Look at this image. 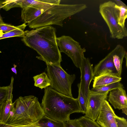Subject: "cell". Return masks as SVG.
Returning <instances> with one entry per match:
<instances>
[{
  "label": "cell",
  "instance_id": "15",
  "mask_svg": "<svg viewBox=\"0 0 127 127\" xmlns=\"http://www.w3.org/2000/svg\"><path fill=\"white\" fill-rule=\"evenodd\" d=\"M93 80V86L94 88L120 82L122 78L116 75L105 74L94 76Z\"/></svg>",
  "mask_w": 127,
  "mask_h": 127
},
{
  "label": "cell",
  "instance_id": "29",
  "mask_svg": "<svg viewBox=\"0 0 127 127\" xmlns=\"http://www.w3.org/2000/svg\"><path fill=\"white\" fill-rule=\"evenodd\" d=\"M14 80V78L12 76L11 77L10 84L8 86L7 99H12L13 95L12 94V91Z\"/></svg>",
  "mask_w": 127,
  "mask_h": 127
},
{
  "label": "cell",
  "instance_id": "36",
  "mask_svg": "<svg viewBox=\"0 0 127 127\" xmlns=\"http://www.w3.org/2000/svg\"><path fill=\"white\" fill-rule=\"evenodd\" d=\"M3 33V32L1 30H0V36L2 35Z\"/></svg>",
  "mask_w": 127,
  "mask_h": 127
},
{
  "label": "cell",
  "instance_id": "6",
  "mask_svg": "<svg viewBox=\"0 0 127 127\" xmlns=\"http://www.w3.org/2000/svg\"><path fill=\"white\" fill-rule=\"evenodd\" d=\"M116 3L109 1L100 4L99 12L107 25L111 38L122 39L127 36V30L125 27L123 28L118 24L119 10L115 8Z\"/></svg>",
  "mask_w": 127,
  "mask_h": 127
},
{
  "label": "cell",
  "instance_id": "12",
  "mask_svg": "<svg viewBox=\"0 0 127 127\" xmlns=\"http://www.w3.org/2000/svg\"><path fill=\"white\" fill-rule=\"evenodd\" d=\"M113 55L112 50L95 66L93 68L94 76L108 74L119 77L113 62Z\"/></svg>",
  "mask_w": 127,
  "mask_h": 127
},
{
  "label": "cell",
  "instance_id": "26",
  "mask_svg": "<svg viewBox=\"0 0 127 127\" xmlns=\"http://www.w3.org/2000/svg\"><path fill=\"white\" fill-rule=\"evenodd\" d=\"M8 86H0V104L4 102L7 99Z\"/></svg>",
  "mask_w": 127,
  "mask_h": 127
},
{
  "label": "cell",
  "instance_id": "14",
  "mask_svg": "<svg viewBox=\"0 0 127 127\" xmlns=\"http://www.w3.org/2000/svg\"><path fill=\"white\" fill-rule=\"evenodd\" d=\"M112 50L114 64L119 76L121 77L123 62L124 58L127 55V52L124 47L120 44L117 45Z\"/></svg>",
  "mask_w": 127,
  "mask_h": 127
},
{
  "label": "cell",
  "instance_id": "30",
  "mask_svg": "<svg viewBox=\"0 0 127 127\" xmlns=\"http://www.w3.org/2000/svg\"><path fill=\"white\" fill-rule=\"evenodd\" d=\"M116 2V4L119 6H126L127 5L122 1L120 0H114Z\"/></svg>",
  "mask_w": 127,
  "mask_h": 127
},
{
  "label": "cell",
  "instance_id": "4",
  "mask_svg": "<svg viewBox=\"0 0 127 127\" xmlns=\"http://www.w3.org/2000/svg\"><path fill=\"white\" fill-rule=\"evenodd\" d=\"M87 7L86 4L83 3L54 5L28 23V25L30 28L34 29L54 25L62 27L65 19Z\"/></svg>",
  "mask_w": 127,
  "mask_h": 127
},
{
  "label": "cell",
  "instance_id": "32",
  "mask_svg": "<svg viewBox=\"0 0 127 127\" xmlns=\"http://www.w3.org/2000/svg\"><path fill=\"white\" fill-rule=\"evenodd\" d=\"M41 127L37 125H35L34 124H31L29 125L20 126L19 127Z\"/></svg>",
  "mask_w": 127,
  "mask_h": 127
},
{
  "label": "cell",
  "instance_id": "17",
  "mask_svg": "<svg viewBox=\"0 0 127 127\" xmlns=\"http://www.w3.org/2000/svg\"><path fill=\"white\" fill-rule=\"evenodd\" d=\"M33 78L34 86L41 89H45L50 85V81L47 73L45 72L34 76Z\"/></svg>",
  "mask_w": 127,
  "mask_h": 127
},
{
  "label": "cell",
  "instance_id": "19",
  "mask_svg": "<svg viewBox=\"0 0 127 127\" xmlns=\"http://www.w3.org/2000/svg\"><path fill=\"white\" fill-rule=\"evenodd\" d=\"M123 87V84L120 82H118L100 87H93L90 90L96 93H104L117 88Z\"/></svg>",
  "mask_w": 127,
  "mask_h": 127
},
{
  "label": "cell",
  "instance_id": "22",
  "mask_svg": "<svg viewBox=\"0 0 127 127\" xmlns=\"http://www.w3.org/2000/svg\"><path fill=\"white\" fill-rule=\"evenodd\" d=\"M76 121L81 127H102L96 122L84 116L76 119Z\"/></svg>",
  "mask_w": 127,
  "mask_h": 127
},
{
  "label": "cell",
  "instance_id": "24",
  "mask_svg": "<svg viewBox=\"0 0 127 127\" xmlns=\"http://www.w3.org/2000/svg\"><path fill=\"white\" fill-rule=\"evenodd\" d=\"M21 0H6L4 1L2 4H5L2 8L6 11L15 7H20Z\"/></svg>",
  "mask_w": 127,
  "mask_h": 127
},
{
  "label": "cell",
  "instance_id": "21",
  "mask_svg": "<svg viewBox=\"0 0 127 127\" xmlns=\"http://www.w3.org/2000/svg\"><path fill=\"white\" fill-rule=\"evenodd\" d=\"M115 7L119 10L118 24L122 27L124 28L125 27V23L127 17V6H119L116 4Z\"/></svg>",
  "mask_w": 127,
  "mask_h": 127
},
{
  "label": "cell",
  "instance_id": "35",
  "mask_svg": "<svg viewBox=\"0 0 127 127\" xmlns=\"http://www.w3.org/2000/svg\"><path fill=\"white\" fill-rule=\"evenodd\" d=\"M4 103L0 104V122H1V111Z\"/></svg>",
  "mask_w": 127,
  "mask_h": 127
},
{
  "label": "cell",
  "instance_id": "16",
  "mask_svg": "<svg viewBox=\"0 0 127 127\" xmlns=\"http://www.w3.org/2000/svg\"><path fill=\"white\" fill-rule=\"evenodd\" d=\"M12 100L7 99L4 103L1 111V123L6 124L13 113L14 107Z\"/></svg>",
  "mask_w": 127,
  "mask_h": 127
},
{
  "label": "cell",
  "instance_id": "13",
  "mask_svg": "<svg viewBox=\"0 0 127 127\" xmlns=\"http://www.w3.org/2000/svg\"><path fill=\"white\" fill-rule=\"evenodd\" d=\"M107 98L115 109H127V95L123 88H118L110 91Z\"/></svg>",
  "mask_w": 127,
  "mask_h": 127
},
{
  "label": "cell",
  "instance_id": "27",
  "mask_svg": "<svg viewBox=\"0 0 127 127\" xmlns=\"http://www.w3.org/2000/svg\"><path fill=\"white\" fill-rule=\"evenodd\" d=\"M115 118L118 127H127L126 119L123 117H119L116 115Z\"/></svg>",
  "mask_w": 127,
  "mask_h": 127
},
{
  "label": "cell",
  "instance_id": "7",
  "mask_svg": "<svg viewBox=\"0 0 127 127\" xmlns=\"http://www.w3.org/2000/svg\"><path fill=\"white\" fill-rule=\"evenodd\" d=\"M57 41L60 52L69 57L75 65L80 69L85 57V48H82L78 42L69 36L64 35L57 37Z\"/></svg>",
  "mask_w": 127,
  "mask_h": 127
},
{
  "label": "cell",
  "instance_id": "34",
  "mask_svg": "<svg viewBox=\"0 0 127 127\" xmlns=\"http://www.w3.org/2000/svg\"><path fill=\"white\" fill-rule=\"evenodd\" d=\"M14 67L12 68H11V70L14 73L16 74H17V71L16 69V65L14 64Z\"/></svg>",
  "mask_w": 127,
  "mask_h": 127
},
{
  "label": "cell",
  "instance_id": "28",
  "mask_svg": "<svg viewBox=\"0 0 127 127\" xmlns=\"http://www.w3.org/2000/svg\"><path fill=\"white\" fill-rule=\"evenodd\" d=\"M64 123V127H81L76 121V119H70Z\"/></svg>",
  "mask_w": 127,
  "mask_h": 127
},
{
  "label": "cell",
  "instance_id": "11",
  "mask_svg": "<svg viewBox=\"0 0 127 127\" xmlns=\"http://www.w3.org/2000/svg\"><path fill=\"white\" fill-rule=\"evenodd\" d=\"M116 115L108 102L106 100L96 122L102 127H118L115 118Z\"/></svg>",
  "mask_w": 127,
  "mask_h": 127
},
{
  "label": "cell",
  "instance_id": "37",
  "mask_svg": "<svg viewBox=\"0 0 127 127\" xmlns=\"http://www.w3.org/2000/svg\"><path fill=\"white\" fill-rule=\"evenodd\" d=\"M4 1L0 0V5L2 4V3Z\"/></svg>",
  "mask_w": 127,
  "mask_h": 127
},
{
  "label": "cell",
  "instance_id": "23",
  "mask_svg": "<svg viewBox=\"0 0 127 127\" xmlns=\"http://www.w3.org/2000/svg\"><path fill=\"white\" fill-rule=\"evenodd\" d=\"M78 88V96L77 98L81 113L85 114L87 107V102L81 89L80 83L77 84Z\"/></svg>",
  "mask_w": 127,
  "mask_h": 127
},
{
  "label": "cell",
  "instance_id": "31",
  "mask_svg": "<svg viewBox=\"0 0 127 127\" xmlns=\"http://www.w3.org/2000/svg\"><path fill=\"white\" fill-rule=\"evenodd\" d=\"M0 127H17L0 122Z\"/></svg>",
  "mask_w": 127,
  "mask_h": 127
},
{
  "label": "cell",
  "instance_id": "2",
  "mask_svg": "<svg viewBox=\"0 0 127 127\" xmlns=\"http://www.w3.org/2000/svg\"><path fill=\"white\" fill-rule=\"evenodd\" d=\"M41 105L46 116L63 123L70 119L71 114L81 113L77 98L60 93L50 87L45 89Z\"/></svg>",
  "mask_w": 127,
  "mask_h": 127
},
{
  "label": "cell",
  "instance_id": "8",
  "mask_svg": "<svg viewBox=\"0 0 127 127\" xmlns=\"http://www.w3.org/2000/svg\"><path fill=\"white\" fill-rule=\"evenodd\" d=\"M53 0H21V17L25 23H28L54 5Z\"/></svg>",
  "mask_w": 127,
  "mask_h": 127
},
{
  "label": "cell",
  "instance_id": "5",
  "mask_svg": "<svg viewBox=\"0 0 127 127\" xmlns=\"http://www.w3.org/2000/svg\"><path fill=\"white\" fill-rule=\"evenodd\" d=\"M46 69L51 82L50 87L60 93L73 97L71 85L75 79V75L68 74L61 64L47 65Z\"/></svg>",
  "mask_w": 127,
  "mask_h": 127
},
{
  "label": "cell",
  "instance_id": "1",
  "mask_svg": "<svg viewBox=\"0 0 127 127\" xmlns=\"http://www.w3.org/2000/svg\"><path fill=\"white\" fill-rule=\"evenodd\" d=\"M57 38L55 28L48 26L25 31L22 40L35 50L39 55L36 57L46 65L61 64L62 56Z\"/></svg>",
  "mask_w": 127,
  "mask_h": 127
},
{
  "label": "cell",
  "instance_id": "3",
  "mask_svg": "<svg viewBox=\"0 0 127 127\" xmlns=\"http://www.w3.org/2000/svg\"><path fill=\"white\" fill-rule=\"evenodd\" d=\"M14 110L6 124L16 127L34 124L45 115L38 98L20 96L13 103Z\"/></svg>",
  "mask_w": 127,
  "mask_h": 127
},
{
  "label": "cell",
  "instance_id": "18",
  "mask_svg": "<svg viewBox=\"0 0 127 127\" xmlns=\"http://www.w3.org/2000/svg\"><path fill=\"white\" fill-rule=\"evenodd\" d=\"M33 124L41 127H64V123L55 121L45 115Z\"/></svg>",
  "mask_w": 127,
  "mask_h": 127
},
{
  "label": "cell",
  "instance_id": "20",
  "mask_svg": "<svg viewBox=\"0 0 127 127\" xmlns=\"http://www.w3.org/2000/svg\"><path fill=\"white\" fill-rule=\"evenodd\" d=\"M24 23L21 28L6 32L3 33L0 36V39L13 37H23L24 36V30L27 26Z\"/></svg>",
  "mask_w": 127,
  "mask_h": 127
},
{
  "label": "cell",
  "instance_id": "33",
  "mask_svg": "<svg viewBox=\"0 0 127 127\" xmlns=\"http://www.w3.org/2000/svg\"><path fill=\"white\" fill-rule=\"evenodd\" d=\"M5 4H1L0 5V11L1 9L5 6ZM2 17H1L0 13V23L3 22Z\"/></svg>",
  "mask_w": 127,
  "mask_h": 127
},
{
  "label": "cell",
  "instance_id": "25",
  "mask_svg": "<svg viewBox=\"0 0 127 127\" xmlns=\"http://www.w3.org/2000/svg\"><path fill=\"white\" fill-rule=\"evenodd\" d=\"M23 24L20 25L14 26L4 23H0V30L6 32L15 30L19 29L22 26Z\"/></svg>",
  "mask_w": 127,
  "mask_h": 127
},
{
  "label": "cell",
  "instance_id": "9",
  "mask_svg": "<svg viewBox=\"0 0 127 127\" xmlns=\"http://www.w3.org/2000/svg\"><path fill=\"white\" fill-rule=\"evenodd\" d=\"M109 93H97L90 90L84 116L94 121L96 120L104 101L107 99Z\"/></svg>",
  "mask_w": 127,
  "mask_h": 127
},
{
  "label": "cell",
  "instance_id": "10",
  "mask_svg": "<svg viewBox=\"0 0 127 127\" xmlns=\"http://www.w3.org/2000/svg\"><path fill=\"white\" fill-rule=\"evenodd\" d=\"M80 69L81 80L80 83L87 104L88 96L90 91V85L94 77L93 65L89 58L85 57Z\"/></svg>",
  "mask_w": 127,
  "mask_h": 127
}]
</instances>
